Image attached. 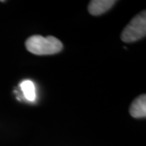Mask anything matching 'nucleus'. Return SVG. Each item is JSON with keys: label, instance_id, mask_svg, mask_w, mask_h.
I'll return each instance as SVG.
<instances>
[{"label": "nucleus", "instance_id": "nucleus-1", "mask_svg": "<svg viewBox=\"0 0 146 146\" xmlns=\"http://www.w3.org/2000/svg\"><path fill=\"white\" fill-rule=\"evenodd\" d=\"M25 46L29 52L36 55L54 54L63 50L62 42L53 36H31L26 40Z\"/></svg>", "mask_w": 146, "mask_h": 146}, {"label": "nucleus", "instance_id": "nucleus-2", "mask_svg": "<svg viewBox=\"0 0 146 146\" xmlns=\"http://www.w3.org/2000/svg\"><path fill=\"white\" fill-rule=\"evenodd\" d=\"M146 34V12L142 11L136 16L126 26L121 34L124 42H134L145 37Z\"/></svg>", "mask_w": 146, "mask_h": 146}, {"label": "nucleus", "instance_id": "nucleus-3", "mask_svg": "<svg viewBox=\"0 0 146 146\" xmlns=\"http://www.w3.org/2000/svg\"><path fill=\"white\" fill-rule=\"evenodd\" d=\"M116 3L114 0H93L89 3L88 10L93 16H99L110 10Z\"/></svg>", "mask_w": 146, "mask_h": 146}, {"label": "nucleus", "instance_id": "nucleus-4", "mask_svg": "<svg viewBox=\"0 0 146 146\" xmlns=\"http://www.w3.org/2000/svg\"><path fill=\"white\" fill-rule=\"evenodd\" d=\"M133 118H145L146 116V96L142 94L133 101L129 109Z\"/></svg>", "mask_w": 146, "mask_h": 146}, {"label": "nucleus", "instance_id": "nucleus-5", "mask_svg": "<svg viewBox=\"0 0 146 146\" xmlns=\"http://www.w3.org/2000/svg\"><path fill=\"white\" fill-rule=\"evenodd\" d=\"M21 91L25 98L29 102H34L36 99L35 84L30 80H25L20 84Z\"/></svg>", "mask_w": 146, "mask_h": 146}]
</instances>
